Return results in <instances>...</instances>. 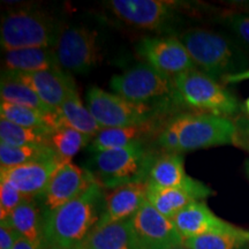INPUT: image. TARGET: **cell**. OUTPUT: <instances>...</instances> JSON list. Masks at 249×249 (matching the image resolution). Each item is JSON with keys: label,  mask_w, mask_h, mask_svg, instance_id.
I'll list each match as a JSON object with an SVG mask.
<instances>
[{"label": "cell", "mask_w": 249, "mask_h": 249, "mask_svg": "<svg viewBox=\"0 0 249 249\" xmlns=\"http://www.w3.org/2000/svg\"><path fill=\"white\" fill-rule=\"evenodd\" d=\"M104 208L105 189L95 181L73 201L44 213L45 248L82 249L98 227Z\"/></svg>", "instance_id": "cell-1"}, {"label": "cell", "mask_w": 249, "mask_h": 249, "mask_svg": "<svg viewBox=\"0 0 249 249\" xmlns=\"http://www.w3.org/2000/svg\"><path fill=\"white\" fill-rule=\"evenodd\" d=\"M196 68L222 81L249 70V57L232 36L207 28H192L179 36Z\"/></svg>", "instance_id": "cell-2"}, {"label": "cell", "mask_w": 249, "mask_h": 249, "mask_svg": "<svg viewBox=\"0 0 249 249\" xmlns=\"http://www.w3.org/2000/svg\"><path fill=\"white\" fill-rule=\"evenodd\" d=\"M112 91L127 101L151 105L171 112L183 107L174 77L156 71L147 64H140L123 74L112 76Z\"/></svg>", "instance_id": "cell-3"}, {"label": "cell", "mask_w": 249, "mask_h": 249, "mask_svg": "<svg viewBox=\"0 0 249 249\" xmlns=\"http://www.w3.org/2000/svg\"><path fill=\"white\" fill-rule=\"evenodd\" d=\"M158 155L143 142L93 155V178L103 188L113 189L129 183L148 182L149 172Z\"/></svg>", "instance_id": "cell-4"}, {"label": "cell", "mask_w": 249, "mask_h": 249, "mask_svg": "<svg viewBox=\"0 0 249 249\" xmlns=\"http://www.w3.org/2000/svg\"><path fill=\"white\" fill-rule=\"evenodd\" d=\"M60 24L45 12L21 8L2 17L0 43L4 51L21 49H54L61 33Z\"/></svg>", "instance_id": "cell-5"}, {"label": "cell", "mask_w": 249, "mask_h": 249, "mask_svg": "<svg viewBox=\"0 0 249 249\" xmlns=\"http://www.w3.org/2000/svg\"><path fill=\"white\" fill-rule=\"evenodd\" d=\"M166 124L176 133L177 154L236 143V124L230 118L185 112L171 116Z\"/></svg>", "instance_id": "cell-6"}, {"label": "cell", "mask_w": 249, "mask_h": 249, "mask_svg": "<svg viewBox=\"0 0 249 249\" xmlns=\"http://www.w3.org/2000/svg\"><path fill=\"white\" fill-rule=\"evenodd\" d=\"M177 90L183 107L197 113L230 118L240 110L234 95L198 70L188 71L174 76Z\"/></svg>", "instance_id": "cell-7"}, {"label": "cell", "mask_w": 249, "mask_h": 249, "mask_svg": "<svg viewBox=\"0 0 249 249\" xmlns=\"http://www.w3.org/2000/svg\"><path fill=\"white\" fill-rule=\"evenodd\" d=\"M87 104L102 128L143 126L157 123L164 114L169 113L151 105L127 101L98 87H91L87 91Z\"/></svg>", "instance_id": "cell-8"}, {"label": "cell", "mask_w": 249, "mask_h": 249, "mask_svg": "<svg viewBox=\"0 0 249 249\" xmlns=\"http://www.w3.org/2000/svg\"><path fill=\"white\" fill-rule=\"evenodd\" d=\"M105 5L121 22L147 30L171 27L185 7L173 0H111Z\"/></svg>", "instance_id": "cell-9"}, {"label": "cell", "mask_w": 249, "mask_h": 249, "mask_svg": "<svg viewBox=\"0 0 249 249\" xmlns=\"http://www.w3.org/2000/svg\"><path fill=\"white\" fill-rule=\"evenodd\" d=\"M53 50L61 70L88 73L99 59L98 34L83 26L64 28Z\"/></svg>", "instance_id": "cell-10"}, {"label": "cell", "mask_w": 249, "mask_h": 249, "mask_svg": "<svg viewBox=\"0 0 249 249\" xmlns=\"http://www.w3.org/2000/svg\"><path fill=\"white\" fill-rule=\"evenodd\" d=\"M130 229L138 249H173L183 245V238L172 220L148 201L130 218Z\"/></svg>", "instance_id": "cell-11"}, {"label": "cell", "mask_w": 249, "mask_h": 249, "mask_svg": "<svg viewBox=\"0 0 249 249\" xmlns=\"http://www.w3.org/2000/svg\"><path fill=\"white\" fill-rule=\"evenodd\" d=\"M136 50L144 64L169 76L197 70L179 37H144L140 40Z\"/></svg>", "instance_id": "cell-12"}, {"label": "cell", "mask_w": 249, "mask_h": 249, "mask_svg": "<svg viewBox=\"0 0 249 249\" xmlns=\"http://www.w3.org/2000/svg\"><path fill=\"white\" fill-rule=\"evenodd\" d=\"M95 181L90 171L81 169L71 161H64L36 200L43 213H51L73 201Z\"/></svg>", "instance_id": "cell-13"}, {"label": "cell", "mask_w": 249, "mask_h": 249, "mask_svg": "<svg viewBox=\"0 0 249 249\" xmlns=\"http://www.w3.org/2000/svg\"><path fill=\"white\" fill-rule=\"evenodd\" d=\"M27 85L51 110L57 111L71 92L76 91L74 80L61 68L33 73L2 71Z\"/></svg>", "instance_id": "cell-14"}, {"label": "cell", "mask_w": 249, "mask_h": 249, "mask_svg": "<svg viewBox=\"0 0 249 249\" xmlns=\"http://www.w3.org/2000/svg\"><path fill=\"white\" fill-rule=\"evenodd\" d=\"M64 163L59 157L0 169V179L17 187L27 200H35L44 192L52 176Z\"/></svg>", "instance_id": "cell-15"}, {"label": "cell", "mask_w": 249, "mask_h": 249, "mask_svg": "<svg viewBox=\"0 0 249 249\" xmlns=\"http://www.w3.org/2000/svg\"><path fill=\"white\" fill-rule=\"evenodd\" d=\"M172 222L183 240L202 235L233 232L239 229L217 217L204 201L189 204L172 218Z\"/></svg>", "instance_id": "cell-16"}, {"label": "cell", "mask_w": 249, "mask_h": 249, "mask_svg": "<svg viewBox=\"0 0 249 249\" xmlns=\"http://www.w3.org/2000/svg\"><path fill=\"white\" fill-rule=\"evenodd\" d=\"M148 182L129 183L105 191V208L98 227L128 220L147 202Z\"/></svg>", "instance_id": "cell-17"}, {"label": "cell", "mask_w": 249, "mask_h": 249, "mask_svg": "<svg viewBox=\"0 0 249 249\" xmlns=\"http://www.w3.org/2000/svg\"><path fill=\"white\" fill-rule=\"evenodd\" d=\"M213 194V189L203 182L195 187H172V188H161L148 183L147 201L156 210L172 220L177 213H179L189 204L197 201H204Z\"/></svg>", "instance_id": "cell-18"}, {"label": "cell", "mask_w": 249, "mask_h": 249, "mask_svg": "<svg viewBox=\"0 0 249 249\" xmlns=\"http://www.w3.org/2000/svg\"><path fill=\"white\" fill-rule=\"evenodd\" d=\"M149 185L172 188V187H195L201 181L186 173L181 154L164 152L158 155L152 164L148 177Z\"/></svg>", "instance_id": "cell-19"}, {"label": "cell", "mask_w": 249, "mask_h": 249, "mask_svg": "<svg viewBox=\"0 0 249 249\" xmlns=\"http://www.w3.org/2000/svg\"><path fill=\"white\" fill-rule=\"evenodd\" d=\"M18 235L27 239L38 249H45L44 213L36 200H26L13 211L7 220Z\"/></svg>", "instance_id": "cell-20"}, {"label": "cell", "mask_w": 249, "mask_h": 249, "mask_svg": "<svg viewBox=\"0 0 249 249\" xmlns=\"http://www.w3.org/2000/svg\"><path fill=\"white\" fill-rule=\"evenodd\" d=\"M4 71L33 73L60 68L53 49L33 48L6 52L4 55Z\"/></svg>", "instance_id": "cell-21"}, {"label": "cell", "mask_w": 249, "mask_h": 249, "mask_svg": "<svg viewBox=\"0 0 249 249\" xmlns=\"http://www.w3.org/2000/svg\"><path fill=\"white\" fill-rule=\"evenodd\" d=\"M157 123H152L143 126L116 127V128H102L89 144V150L97 154L102 151L113 150L128 147L143 142V140L154 133Z\"/></svg>", "instance_id": "cell-22"}, {"label": "cell", "mask_w": 249, "mask_h": 249, "mask_svg": "<svg viewBox=\"0 0 249 249\" xmlns=\"http://www.w3.org/2000/svg\"><path fill=\"white\" fill-rule=\"evenodd\" d=\"M0 116L1 119L7 120L9 123L18 126L29 127V128L53 132L54 129L60 127V120L57 111L45 113L35 108L20 107L4 101L0 103Z\"/></svg>", "instance_id": "cell-23"}, {"label": "cell", "mask_w": 249, "mask_h": 249, "mask_svg": "<svg viewBox=\"0 0 249 249\" xmlns=\"http://www.w3.org/2000/svg\"><path fill=\"white\" fill-rule=\"evenodd\" d=\"M60 126H67L95 138L102 129L88 107L83 105L77 91L71 92L57 110Z\"/></svg>", "instance_id": "cell-24"}, {"label": "cell", "mask_w": 249, "mask_h": 249, "mask_svg": "<svg viewBox=\"0 0 249 249\" xmlns=\"http://www.w3.org/2000/svg\"><path fill=\"white\" fill-rule=\"evenodd\" d=\"M82 249H138L130 229V219L97 227Z\"/></svg>", "instance_id": "cell-25"}, {"label": "cell", "mask_w": 249, "mask_h": 249, "mask_svg": "<svg viewBox=\"0 0 249 249\" xmlns=\"http://www.w3.org/2000/svg\"><path fill=\"white\" fill-rule=\"evenodd\" d=\"M0 96H1V101L12 103V104L35 108L45 113L54 112L38 97V95L34 90L6 73H2L1 75Z\"/></svg>", "instance_id": "cell-26"}, {"label": "cell", "mask_w": 249, "mask_h": 249, "mask_svg": "<svg viewBox=\"0 0 249 249\" xmlns=\"http://www.w3.org/2000/svg\"><path fill=\"white\" fill-rule=\"evenodd\" d=\"M58 157L51 145H9L0 143V165L12 167Z\"/></svg>", "instance_id": "cell-27"}, {"label": "cell", "mask_w": 249, "mask_h": 249, "mask_svg": "<svg viewBox=\"0 0 249 249\" xmlns=\"http://www.w3.org/2000/svg\"><path fill=\"white\" fill-rule=\"evenodd\" d=\"M183 246L189 249H249V232L238 229L233 232L185 239Z\"/></svg>", "instance_id": "cell-28"}, {"label": "cell", "mask_w": 249, "mask_h": 249, "mask_svg": "<svg viewBox=\"0 0 249 249\" xmlns=\"http://www.w3.org/2000/svg\"><path fill=\"white\" fill-rule=\"evenodd\" d=\"M50 130L18 126L0 119V143L9 145H50Z\"/></svg>", "instance_id": "cell-29"}, {"label": "cell", "mask_w": 249, "mask_h": 249, "mask_svg": "<svg viewBox=\"0 0 249 249\" xmlns=\"http://www.w3.org/2000/svg\"><path fill=\"white\" fill-rule=\"evenodd\" d=\"M92 139L71 127L60 126L51 133L50 145L54 149L62 161H71L81 149L91 143Z\"/></svg>", "instance_id": "cell-30"}, {"label": "cell", "mask_w": 249, "mask_h": 249, "mask_svg": "<svg viewBox=\"0 0 249 249\" xmlns=\"http://www.w3.org/2000/svg\"><path fill=\"white\" fill-rule=\"evenodd\" d=\"M220 23L242 48L249 50V14L239 12L226 13L220 18Z\"/></svg>", "instance_id": "cell-31"}, {"label": "cell", "mask_w": 249, "mask_h": 249, "mask_svg": "<svg viewBox=\"0 0 249 249\" xmlns=\"http://www.w3.org/2000/svg\"><path fill=\"white\" fill-rule=\"evenodd\" d=\"M26 200L17 187L0 179V222L7 220L13 211Z\"/></svg>", "instance_id": "cell-32"}, {"label": "cell", "mask_w": 249, "mask_h": 249, "mask_svg": "<svg viewBox=\"0 0 249 249\" xmlns=\"http://www.w3.org/2000/svg\"><path fill=\"white\" fill-rule=\"evenodd\" d=\"M20 238L18 233L8 222H0V249H13Z\"/></svg>", "instance_id": "cell-33"}, {"label": "cell", "mask_w": 249, "mask_h": 249, "mask_svg": "<svg viewBox=\"0 0 249 249\" xmlns=\"http://www.w3.org/2000/svg\"><path fill=\"white\" fill-rule=\"evenodd\" d=\"M236 124V143L235 145L249 151V119L235 121Z\"/></svg>", "instance_id": "cell-34"}, {"label": "cell", "mask_w": 249, "mask_h": 249, "mask_svg": "<svg viewBox=\"0 0 249 249\" xmlns=\"http://www.w3.org/2000/svg\"><path fill=\"white\" fill-rule=\"evenodd\" d=\"M247 80H249V70L242 71V73L234 74V75L226 76L225 79L223 80V83L224 85H230V83H238Z\"/></svg>", "instance_id": "cell-35"}, {"label": "cell", "mask_w": 249, "mask_h": 249, "mask_svg": "<svg viewBox=\"0 0 249 249\" xmlns=\"http://www.w3.org/2000/svg\"><path fill=\"white\" fill-rule=\"evenodd\" d=\"M13 249H38V248H37L35 245L31 244L30 241H28L27 239L20 236V238L18 239V241L15 242Z\"/></svg>", "instance_id": "cell-36"}, {"label": "cell", "mask_w": 249, "mask_h": 249, "mask_svg": "<svg viewBox=\"0 0 249 249\" xmlns=\"http://www.w3.org/2000/svg\"><path fill=\"white\" fill-rule=\"evenodd\" d=\"M245 108H246V112H247V116L249 119V97L247 98V101H246V103H245Z\"/></svg>", "instance_id": "cell-37"}, {"label": "cell", "mask_w": 249, "mask_h": 249, "mask_svg": "<svg viewBox=\"0 0 249 249\" xmlns=\"http://www.w3.org/2000/svg\"><path fill=\"white\" fill-rule=\"evenodd\" d=\"M246 172H247L248 177H249V160H247V163H246Z\"/></svg>", "instance_id": "cell-38"}, {"label": "cell", "mask_w": 249, "mask_h": 249, "mask_svg": "<svg viewBox=\"0 0 249 249\" xmlns=\"http://www.w3.org/2000/svg\"><path fill=\"white\" fill-rule=\"evenodd\" d=\"M173 249H189V248H187L186 246H179V247H176V248H173Z\"/></svg>", "instance_id": "cell-39"}, {"label": "cell", "mask_w": 249, "mask_h": 249, "mask_svg": "<svg viewBox=\"0 0 249 249\" xmlns=\"http://www.w3.org/2000/svg\"><path fill=\"white\" fill-rule=\"evenodd\" d=\"M45 249H60V248H55V247H46Z\"/></svg>", "instance_id": "cell-40"}]
</instances>
